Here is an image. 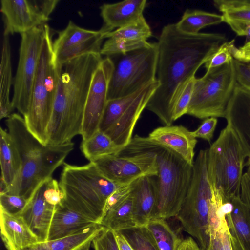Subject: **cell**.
I'll return each mask as SVG.
<instances>
[{"mask_svg":"<svg viewBox=\"0 0 250 250\" xmlns=\"http://www.w3.org/2000/svg\"><path fill=\"white\" fill-rule=\"evenodd\" d=\"M230 50L234 59L242 62H250V40L239 48L235 46L234 40L231 41Z\"/></svg>","mask_w":250,"mask_h":250,"instance_id":"obj_45","label":"cell"},{"mask_svg":"<svg viewBox=\"0 0 250 250\" xmlns=\"http://www.w3.org/2000/svg\"><path fill=\"white\" fill-rule=\"evenodd\" d=\"M6 125L21 161L20 171L7 194L29 200L40 184L52 177L55 170L64 163L74 144L43 145L29 131L24 118L18 113L7 118Z\"/></svg>","mask_w":250,"mask_h":250,"instance_id":"obj_3","label":"cell"},{"mask_svg":"<svg viewBox=\"0 0 250 250\" xmlns=\"http://www.w3.org/2000/svg\"><path fill=\"white\" fill-rule=\"evenodd\" d=\"M113 64L108 100L132 94L157 80V42L125 53L108 56Z\"/></svg>","mask_w":250,"mask_h":250,"instance_id":"obj_9","label":"cell"},{"mask_svg":"<svg viewBox=\"0 0 250 250\" xmlns=\"http://www.w3.org/2000/svg\"><path fill=\"white\" fill-rule=\"evenodd\" d=\"M158 86L156 80L142 87L134 102L105 132L117 146L125 147L129 143L137 121Z\"/></svg>","mask_w":250,"mask_h":250,"instance_id":"obj_16","label":"cell"},{"mask_svg":"<svg viewBox=\"0 0 250 250\" xmlns=\"http://www.w3.org/2000/svg\"><path fill=\"white\" fill-rule=\"evenodd\" d=\"M92 242H89L76 250H89Z\"/></svg>","mask_w":250,"mask_h":250,"instance_id":"obj_50","label":"cell"},{"mask_svg":"<svg viewBox=\"0 0 250 250\" xmlns=\"http://www.w3.org/2000/svg\"><path fill=\"white\" fill-rule=\"evenodd\" d=\"M177 250H201L198 244L192 237L182 240Z\"/></svg>","mask_w":250,"mask_h":250,"instance_id":"obj_48","label":"cell"},{"mask_svg":"<svg viewBox=\"0 0 250 250\" xmlns=\"http://www.w3.org/2000/svg\"><path fill=\"white\" fill-rule=\"evenodd\" d=\"M63 164L59 185L64 203L100 225L107 199L123 185L105 177L92 162L81 166Z\"/></svg>","mask_w":250,"mask_h":250,"instance_id":"obj_6","label":"cell"},{"mask_svg":"<svg viewBox=\"0 0 250 250\" xmlns=\"http://www.w3.org/2000/svg\"><path fill=\"white\" fill-rule=\"evenodd\" d=\"M133 182L122 185L108 197L105 204L104 216L109 210L124 201L131 194Z\"/></svg>","mask_w":250,"mask_h":250,"instance_id":"obj_42","label":"cell"},{"mask_svg":"<svg viewBox=\"0 0 250 250\" xmlns=\"http://www.w3.org/2000/svg\"><path fill=\"white\" fill-rule=\"evenodd\" d=\"M159 250H177L182 240L171 228L166 219H150L146 226Z\"/></svg>","mask_w":250,"mask_h":250,"instance_id":"obj_31","label":"cell"},{"mask_svg":"<svg viewBox=\"0 0 250 250\" xmlns=\"http://www.w3.org/2000/svg\"><path fill=\"white\" fill-rule=\"evenodd\" d=\"M195 78L188 81L176 102L173 113L174 121L187 113L192 96Z\"/></svg>","mask_w":250,"mask_h":250,"instance_id":"obj_37","label":"cell"},{"mask_svg":"<svg viewBox=\"0 0 250 250\" xmlns=\"http://www.w3.org/2000/svg\"><path fill=\"white\" fill-rule=\"evenodd\" d=\"M237 83L234 59L206 70L203 76L195 78L187 114L199 119L225 118Z\"/></svg>","mask_w":250,"mask_h":250,"instance_id":"obj_10","label":"cell"},{"mask_svg":"<svg viewBox=\"0 0 250 250\" xmlns=\"http://www.w3.org/2000/svg\"><path fill=\"white\" fill-rule=\"evenodd\" d=\"M95 250H120L115 231L104 228L92 241Z\"/></svg>","mask_w":250,"mask_h":250,"instance_id":"obj_40","label":"cell"},{"mask_svg":"<svg viewBox=\"0 0 250 250\" xmlns=\"http://www.w3.org/2000/svg\"><path fill=\"white\" fill-rule=\"evenodd\" d=\"M141 89L132 94L108 100L100 123L99 130L104 132L108 130L136 99Z\"/></svg>","mask_w":250,"mask_h":250,"instance_id":"obj_33","label":"cell"},{"mask_svg":"<svg viewBox=\"0 0 250 250\" xmlns=\"http://www.w3.org/2000/svg\"><path fill=\"white\" fill-rule=\"evenodd\" d=\"M227 42L222 34H188L180 31L176 23L165 26L157 42L159 86L146 108L154 113L164 125H171L174 122L175 104L186 84Z\"/></svg>","mask_w":250,"mask_h":250,"instance_id":"obj_1","label":"cell"},{"mask_svg":"<svg viewBox=\"0 0 250 250\" xmlns=\"http://www.w3.org/2000/svg\"><path fill=\"white\" fill-rule=\"evenodd\" d=\"M134 217L138 226H145L151 219L157 198L156 179L144 176L133 182Z\"/></svg>","mask_w":250,"mask_h":250,"instance_id":"obj_23","label":"cell"},{"mask_svg":"<svg viewBox=\"0 0 250 250\" xmlns=\"http://www.w3.org/2000/svg\"><path fill=\"white\" fill-rule=\"evenodd\" d=\"M48 179L43 182L36 188L22 211L21 216L37 236L39 242L48 240L51 222L56 207L46 201L44 193Z\"/></svg>","mask_w":250,"mask_h":250,"instance_id":"obj_18","label":"cell"},{"mask_svg":"<svg viewBox=\"0 0 250 250\" xmlns=\"http://www.w3.org/2000/svg\"><path fill=\"white\" fill-rule=\"evenodd\" d=\"M146 0H125L114 3H104L100 7L103 25L101 28L108 34L118 29L138 22L144 18Z\"/></svg>","mask_w":250,"mask_h":250,"instance_id":"obj_20","label":"cell"},{"mask_svg":"<svg viewBox=\"0 0 250 250\" xmlns=\"http://www.w3.org/2000/svg\"><path fill=\"white\" fill-rule=\"evenodd\" d=\"M0 65V118H8L14 108L10 98L12 78L11 47L9 36L3 35Z\"/></svg>","mask_w":250,"mask_h":250,"instance_id":"obj_25","label":"cell"},{"mask_svg":"<svg viewBox=\"0 0 250 250\" xmlns=\"http://www.w3.org/2000/svg\"><path fill=\"white\" fill-rule=\"evenodd\" d=\"M209 243L213 250H233L231 234L223 208L219 220L211 229Z\"/></svg>","mask_w":250,"mask_h":250,"instance_id":"obj_36","label":"cell"},{"mask_svg":"<svg viewBox=\"0 0 250 250\" xmlns=\"http://www.w3.org/2000/svg\"><path fill=\"white\" fill-rule=\"evenodd\" d=\"M104 228L100 224H96L73 235L38 242L21 250H76L92 242Z\"/></svg>","mask_w":250,"mask_h":250,"instance_id":"obj_26","label":"cell"},{"mask_svg":"<svg viewBox=\"0 0 250 250\" xmlns=\"http://www.w3.org/2000/svg\"><path fill=\"white\" fill-rule=\"evenodd\" d=\"M2 240L8 250H21L39 242L38 238L20 215L7 213L0 208Z\"/></svg>","mask_w":250,"mask_h":250,"instance_id":"obj_21","label":"cell"},{"mask_svg":"<svg viewBox=\"0 0 250 250\" xmlns=\"http://www.w3.org/2000/svg\"><path fill=\"white\" fill-rule=\"evenodd\" d=\"M96 224H98L70 208L63 202L56 207L48 240L72 235Z\"/></svg>","mask_w":250,"mask_h":250,"instance_id":"obj_22","label":"cell"},{"mask_svg":"<svg viewBox=\"0 0 250 250\" xmlns=\"http://www.w3.org/2000/svg\"><path fill=\"white\" fill-rule=\"evenodd\" d=\"M237 83L250 90V62L234 59Z\"/></svg>","mask_w":250,"mask_h":250,"instance_id":"obj_44","label":"cell"},{"mask_svg":"<svg viewBox=\"0 0 250 250\" xmlns=\"http://www.w3.org/2000/svg\"><path fill=\"white\" fill-rule=\"evenodd\" d=\"M0 11L5 35L21 34L46 24L50 20L42 11L39 0H1Z\"/></svg>","mask_w":250,"mask_h":250,"instance_id":"obj_15","label":"cell"},{"mask_svg":"<svg viewBox=\"0 0 250 250\" xmlns=\"http://www.w3.org/2000/svg\"><path fill=\"white\" fill-rule=\"evenodd\" d=\"M103 60L100 53H89L62 66L48 129V144L68 143L81 135L92 78Z\"/></svg>","mask_w":250,"mask_h":250,"instance_id":"obj_2","label":"cell"},{"mask_svg":"<svg viewBox=\"0 0 250 250\" xmlns=\"http://www.w3.org/2000/svg\"><path fill=\"white\" fill-rule=\"evenodd\" d=\"M28 201L21 196L0 194V208L10 214H19L25 207Z\"/></svg>","mask_w":250,"mask_h":250,"instance_id":"obj_38","label":"cell"},{"mask_svg":"<svg viewBox=\"0 0 250 250\" xmlns=\"http://www.w3.org/2000/svg\"><path fill=\"white\" fill-rule=\"evenodd\" d=\"M233 250H245V249L241 245L237 244L234 245Z\"/></svg>","mask_w":250,"mask_h":250,"instance_id":"obj_51","label":"cell"},{"mask_svg":"<svg viewBox=\"0 0 250 250\" xmlns=\"http://www.w3.org/2000/svg\"><path fill=\"white\" fill-rule=\"evenodd\" d=\"M224 22L222 15L200 10L187 9L176 23L178 29L188 34H196L202 28Z\"/></svg>","mask_w":250,"mask_h":250,"instance_id":"obj_30","label":"cell"},{"mask_svg":"<svg viewBox=\"0 0 250 250\" xmlns=\"http://www.w3.org/2000/svg\"><path fill=\"white\" fill-rule=\"evenodd\" d=\"M148 138L175 152L191 165L194 164V149L197 141L191 131L182 125H165L149 133Z\"/></svg>","mask_w":250,"mask_h":250,"instance_id":"obj_19","label":"cell"},{"mask_svg":"<svg viewBox=\"0 0 250 250\" xmlns=\"http://www.w3.org/2000/svg\"><path fill=\"white\" fill-rule=\"evenodd\" d=\"M151 35V28L144 18L137 23L115 29L108 33L106 39L113 38L119 39L141 48L149 44L147 39Z\"/></svg>","mask_w":250,"mask_h":250,"instance_id":"obj_32","label":"cell"},{"mask_svg":"<svg viewBox=\"0 0 250 250\" xmlns=\"http://www.w3.org/2000/svg\"><path fill=\"white\" fill-rule=\"evenodd\" d=\"M223 209L231 235L245 250H250V209L240 195L223 204Z\"/></svg>","mask_w":250,"mask_h":250,"instance_id":"obj_24","label":"cell"},{"mask_svg":"<svg viewBox=\"0 0 250 250\" xmlns=\"http://www.w3.org/2000/svg\"><path fill=\"white\" fill-rule=\"evenodd\" d=\"M250 160V90L237 83L225 117Z\"/></svg>","mask_w":250,"mask_h":250,"instance_id":"obj_17","label":"cell"},{"mask_svg":"<svg viewBox=\"0 0 250 250\" xmlns=\"http://www.w3.org/2000/svg\"><path fill=\"white\" fill-rule=\"evenodd\" d=\"M1 176L9 187L14 182L21 168V161L16 146L8 131L0 130Z\"/></svg>","mask_w":250,"mask_h":250,"instance_id":"obj_27","label":"cell"},{"mask_svg":"<svg viewBox=\"0 0 250 250\" xmlns=\"http://www.w3.org/2000/svg\"><path fill=\"white\" fill-rule=\"evenodd\" d=\"M146 151L155 155L158 169L157 198L151 219L176 217L190 185L193 165L148 137L137 135L119 154L131 155Z\"/></svg>","mask_w":250,"mask_h":250,"instance_id":"obj_4","label":"cell"},{"mask_svg":"<svg viewBox=\"0 0 250 250\" xmlns=\"http://www.w3.org/2000/svg\"><path fill=\"white\" fill-rule=\"evenodd\" d=\"M111 181L122 185L131 183L144 176H157L155 155L150 151L131 155H110L92 161Z\"/></svg>","mask_w":250,"mask_h":250,"instance_id":"obj_12","label":"cell"},{"mask_svg":"<svg viewBox=\"0 0 250 250\" xmlns=\"http://www.w3.org/2000/svg\"><path fill=\"white\" fill-rule=\"evenodd\" d=\"M120 250H134L128 241L119 231H115Z\"/></svg>","mask_w":250,"mask_h":250,"instance_id":"obj_49","label":"cell"},{"mask_svg":"<svg viewBox=\"0 0 250 250\" xmlns=\"http://www.w3.org/2000/svg\"><path fill=\"white\" fill-rule=\"evenodd\" d=\"M212 250V247H211V245H210V244L209 243L208 247L207 249H206L205 250Z\"/></svg>","mask_w":250,"mask_h":250,"instance_id":"obj_52","label":"cell"},{"mask_svg":"<svg viewBox=\"0 0 250 250\" xmlns=\"http://www.w3.org/2000/svg\"><path fill=\"white\" fill-rule=\"evenodd\" d=\"M107 34L101 29H86L69 21L53 42L56 63L62 66L78 57L89 53H100Z\"/></svg>","mask_w":250,"mask_h":250,"instance_id":"obj_13","label":"cell"},{"mask_svg":"<svg viewBox=\"0 0 250 250\" xmlns=\"http://www.w3.org/2000/svg\"><path fill=\"white\" fill-rule=\"evenodd\" d=\"M231 41L220 46L205 63L206 70L228 63L233 60L230 50Z\"/></svg>","mask_w":250,"mask_h":250,"instance_id":"obj_39","label":"cell"},{"mask_svg":"<svg viewBox=\"0 0 250 250\" xmlns=\"http://www.w3.org/2000/svg\"><path fill=\"white\" fill-rule=\"evenodd\" d=\"M120 232L134 250H159L145 226H137Z\"/></svg>","mask_w":250,"mask_h":250,"instance_id":"obj_35","label":"cell"},{"mask_svg":"<svg viewBox=\"0 0 250 250\" xmlns=\"http://www.w3.org/2000/svg\"><path fill=\"white\" fill-rule=\"evenodd\" d=\"M246 157L238 138L228 125L207 149L208 179L214 194L224 203L240 195L243 168Z\"/></svg>","mask_w":250,"mask_h":250,"instance_id":"obj_8","label":"cell"},{"mask_svg":"<svg viewBox=\"0 0 250 250\" xmlns=\"http://www.w3.org/2000/svg\"><path fill=\"white\" fill-rule=\"evenodd\" d=\"M247 172L243 174L241 184L240 197L250 209V160H248Z\"/></svg>","mask_w":250,"mask_h":250,"instance_id":"obj_46","label":"cell"},{"mask_svg":"<svg viewBox=\"0 0 250 250\" xmlns=\"http://www.w3.org/2000/svg\"><path fill=\"white\" fill-rule=\"evenodd\" d=\"M133 211L134 198L132 191L124 201L106 213L100 225L114 231H120L137 227Z\"/></svg>","mask_w":250,"mask_h":250,"instance_id":"obj_28","label":"cell"},{"mask_svg":"<svg viewBox=\"0 0 250 250\" xmlns=\"http://www.w3.org/2000/svg\"><path fill=\"white\" fill-rule=\"evenodd\" d=\"M113 70L112 61L106 57L93 75L84 112L81 134L83 141L87 140L99 130L108 101V86Z\"/></svg>","mask_w":250,"mask_h":250,"instance_id":"obj_14","label":"cell"},{"mask_svg":"<svg viewBox=\"0 0 250 250\" xmlns=\"http://www.w3.org/2000/svg\"><path fill=\"white\" fill-rule=\"evenodd\" d=\"M217 122V119L215 117L206 118L197 129L191 131L192 136L195 138H201L210 142L213 137Z\"/></svg>","mask_w":250,"mask_h":250,"instance_id":"obj_43","label":"cell"},{"mask_svg":"<svg viewBox=\"0 0 250 250\" xmlns=\"http://www.w3.org/2000/svg\"><path fill=\"white\" fill-rule=\"evenodd\" d=\"M215 7L226 19L250 22V0H215Z\"/></svg>","mask_w":250,"mask_h":250,"instance_id":"obj_34","label":"cell"},{"mask_svg":"<svg viewBox=\"0 0 250 250\" xmlns=\"http://www.w3.org/2000/svg\"><path fill=\"white\" fill-rule=\"evenodd\" d=\"M12 103L23 117L27 114L45 36V24L21 34Z\"/></svg>","mask_w":250,"mask_h":250,"instance_id":"obj_11","label":"cell"},{"mask_svg":"<svg viewBox=\"0 0 250 250\" xmlns=\"http://www.w3.org/2000/svg\"><path fill=\"white\" fill-rule=\"evenodd\" d=\"M226 22L239 36H244L250 39V22L226 19Z\"/></svg>","mask_w":250,"mask_h":250,"instance_id":"obj_47","label":"cell"},{"mask_svg":"<svg viewBox=\"0 0 250 250\" xmlns=\"http://www.w3.org/2000/svg\"><path fill=\"white\" fill-rule=\"evenodd\" d=\"M207 154V149L200 150L194 162L190 185L176 216L201 250L209 244L211 229L219 219L224 204L214 194L209 182Z\"/></svg>","mask_w":250,"mask_h":250,"instance_id":"obj_5","label":"cell"},{"mask_svg":"<svg viewBox=\"0 0 250 250\" xmlns=\"http://www.w3.org/2000/svg\"><path fill=\"white\" fill-rule=\"evenodd\" d=\"M45 36L35 77L30 105L24 117L29 131L43 145L48 144V129L52 118L62 66L55 61L52 31L45 24Z\"/></svg>","mask_w":250,"mask_h":250,"instance_id":"obj_7","label":"cell"},{"mask_svg":"<svg viewBox=\"0 0 250 250\" xmlns=\"http://www.w3.org/2000/svg\"><path fill=\"white\" fill-rule=\"evenodd\" d=\"M44 196L48 203L55 207L62 204L64 201V194L59 183L52 177L48 180Z\"/></svg>","mask_w":250,"mask_h":250,"instance_id":"obj_41","label":"cell"},{"mask_svg":"<svg viewBox=\"0 0 250 250\" xmlns=\"http://www.w3.org/2000/svg\"><path fill=\"white\" fill-rule=\"evenodd\" d=\"M124 147L117 146L104 132L98 130L90 138L83 141L81 149L90 162L105 156L117 154Z\"/></svg>","mask_w":250,"mask_h":250,"instance_id":"obj_29","label":"cell"}]
</instances>
